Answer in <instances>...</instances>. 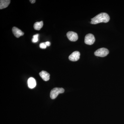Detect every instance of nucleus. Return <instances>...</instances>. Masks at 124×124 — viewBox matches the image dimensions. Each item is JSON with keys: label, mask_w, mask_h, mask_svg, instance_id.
Wrapping results in <instances>:
<instances>
[{"label": "nucleus", "mask_w": 124, "mask_h": 124, "mask_svg": "<svg viewBox=\"0 0 124 124\" xmlns=\"http://www.w3.org/2000/svg\"><path fill=\"white\" fill-rule=\"evenodd\" d=\"M110 17L106 13H102L91 19V24H97L101 23H107L110 20Z\"/></svg>", "instance_id": "1"}, {"label": "nucleus", "mask_w": 124, "mask_h": 124, "mask_svg": "<svg viewBox=\"0 0 124 124\" xmlns=\"http://www.w3.org/2000/svg\"><path fill=\"white\" fill-rule=\"evenodd\" d=\"M64 90L62 88H55L51 90L50 93V97L51 99H55L59 94L64 93Z\"/></svg>", "instance_id": "2"}, {"label": "nucleus", "mask_w": 124, "mask_h": 124, "mask_svg": "<svg viewBox=\"0 0 124 124\" xmlns=\"http://www.w3.org/2000/svg\"><path fill=\"white\" fill-rule=\"evenodd\" d=\"M109 53V51L108 49L104 48H101L98 49L94 52V54L97 57H105Z\"/></svg>", "instance_id": "3"}, {"label": "nucleus", "mask_w": 124, "mask_h": 124, "mask_svg": "<svg viewBox=\"0 0 124 124\" xmlns=\"http://www.w3.org/2000/svg\"><path fill=\"white\" fill-rule=\"evenodd\" d=\"M95 41V38L93 34L89 33L85 36V42L86 44L91 45L93 44Z\"/></svg>", "instance_id": "4"}, {"label": "nucleus", "mask_w": 124, "mask_h": 124, "mask_svg": "<svg viewBox=\"0 0 124 124\" xmlns=\"http://www.w3.org/2000/svg\"><path fill=\"white\" fill-rule=\"evenodd\" d=\"M68 38L72 41H76L78 39V36L77 33L73 31H69L67 33Z\"/></svg>", "instance_id": "5"}, {"label": "nucleus", "mask_w": 124, "mask_h": 124, "mask_svg": "<svg viewBox=\"0 0 124 124\" xmlns=\"http://www.w3.org/2000/svg\"><path fill=\"white\" fill-rule=\"evenodd\" d=\"M80 53L78 51H75L69 55V59L72 62H76L80 58Z\"/></svg>", "instance_id": "6"}, {"label": "nucleus", "mask_w": 124, "mask_h": 124, "mask_svg": "<svg viewBox=\"0 0 124 124\" xmlns=\"http://www.w3.org/2000/svg\"><path fill=\"white\" fill-rule=\"evenodd\" d=\"M12 31L14 36L17 38H19L20 37L24 35V33L22 31L16 27H13L12 28Z\"/></svg>", "instance_id": "7"}, {"label": "nucleus", "mask_w": 124, "mask_h": 124, "mask_svg": "<svg viewBox=\"0 0 124 124\" xmlns=\"http://www.w3.org/2000/svg\"><path fill=\"white\" fill-rule=\"evenodd\" d=\"M39 75L42 79L45 81H48L49 80L50 76V74L46 71H41L40 72Z\"/></svg>", "instance_id": "8"}, {"label": "nucleus", "mask_w": 124, "mask_h": 124, "mask_svg": "<svg viewBox=\"0 0 124 124\" xmlns=\"http://www.w3.org/2000/svg\"><path fill=\"white\" fill-rule=\"evenodd\" d=\"M28 86L31 89L35 88L36 85L35 80L33 78H30L28 80Z\"/></svg>", "instance_id": "9"}, {"label": "nucleus", "mask_w": 124, "mask_h": 124, "mask_svg": "<svg viewBox=\"0 0 124 124\" xmlns=\"http://www.w3.org/2000/svg\"><path fill=\"white\" fill-rule=\"evenodd\" d=\"M9 0H1L0 1V9H3L6 8L8 6L10 3Z\"/></svg>", "instance_id": "10"}, {"label": "nucleus", "mask_w": 124, "mask_h": 124, "mask_svg": "<svg viewBox=\"0 0 124 124\" xmlns=\"http://www.w3.org/2000/svg\"><path fill=\"white\" fill-rule=\"evenodd\" d=\"M43 26V22L42 21H41L40 22H37L34 23V28L36 30L39 31L41 29Z\"/></svg>", "instance_id": "11"}, {"label": "nucleus", "mask_w": 124, "mask_h": 124, "mask_svg": "<svg viewBox=\"0 0 124 124\" xmlns=\"http://www.w3.org/2000/svg\"><path fill=\"white\" fill-rule=\"evenodd\" d=\"M39 36V34H37L33 36V38L32 39V41L33 43H36L38 41V38Z\"/></svg>", "instance_id": "12"}, {"label": "nucleus", "mask_w": 124, "mask_h": 124, "mask_svg": "<svg viewBox=\"0 0 124 124\" xmlns=\"http://www.w3.org/2000/svg\"><path fill=\"white\" fill-rule=\"evenodd\" d=\"M40 47L41 49H46V46L45 43H41L40 44Z\"/></svg>", "instance_id": "13"}, {"label": "nucleus", "mask_w": 124, "mask_h": 124, "mask_svg": "<svg viewBox=\"0 0 124 124\" xmlns=\"http://www.w3.org/2000/svg\"><path fill=\"white\" fill-rule=\"evenodd\" d=\"M45 43L46 46H49L51 45L50 42H49V41H46V42H45Z\"/></svg>", "instance_id": "14"}, {"label": "nucleus", "mask_w": 124, "mask_h": 124, "mask_svg": "<svg viewBox=\"0 0 124 124\" xmlns=\"http://www.w3.org/2000/svg\"><path fill=\"white\" fill-rule=\"evenodd\" d=\"M29 1H30L32 4H33V3L35 2L36 1L35 0H29Z\"/></svg>", "instance_id": "15"}]
</instances>
